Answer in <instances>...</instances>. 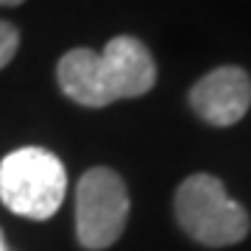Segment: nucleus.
Wrapping results in <instances>:
<instances>
[{
  "label": "nucleus",
  "mask_w": 251,
  "mask_h": 251,
  "mask_svg": "<svg viewBox=\"0 0 251 251\" xmlns=\"http://www.w3.org/2000/svg\"><path fill=\"white\" fill-rule=\"evenodd\" d=\"M176 221L201 246L224 249L249 234V212L229 198L224 181L209 173H193L179 184L173 198Z\"/></svg>",
  "instance_id": "2"
},
{
  "label": "nucleus",
  "mask_w": 251,
  "mask_h": 251,
  "mask_svg": "<svg viewBox=\"0 0 251 251\" xmlns=\"http://www.w3.org/2000/svg\"><path fill=\"white\" fill-rule=\"evenodd\" d=\"M17 48H20L17 28L11 25V23H3V20H0V70H3L11 59H14Z\"/></svg>",
  "instance_id": "6"
},
{
  "label": "nucleus",
  "mask_w": 251,
  "mask_h": 251,
  "mask_svg": "<svg viewBox=\"0 0 251 251\" xmlns=\"http://www.w3.org/2000/svg\"><path fill=\"white\" fill-rule=\"evenodd\" d=\"M67 193L62 159L45 148H17L0 162V201L14 215L48 221L56 215Z\"/></svg>",
  "instance_id": "3"
},
{
  "label": "nucleus",
  "mask_w": 251,
  "mask_h": 251,
  "mask_svg": "<svg viewBox=\"0 0 251 251\" xmlns=\"http://www.w3.org/2000/svg\"><path fill=\"white\" fill-rule=\"evenodd\" d=\"M59 87L70 100L90 109L109 106L123 98H140L156 84V62L134 36L109 39L103 53L75 48L56 67Z\"/></svg>",
  "instance_id": "1"
},
{
  "label": "nucleus",
  "mask_w": 251,
  "mask_h": 251,
  "mask_svg": "<svg viewBox=\"0 0 251 251\" xmlns=\"http://www.w3.org/2000/svg\"><path fill=\"white\" fill-rule=\"evenodd\" d=\"M190 106L209 126H234L251 106V78L243 67L224 64L190 90Z\"/></svg>",
  "instance_id": "5"
},
{
  "label": "nucleus",
  "mask_w": 251,
  "mask_h": 251,
  "mask_svg": "<svg viewBox=\"0 0 251 251\" xmlns=\"http://www.w3.org/2000/svg\"><path fill=\"white\" fill-rule=\"evenodd\" d=\"M0 251H11L9 246H6V237H3V229H0Z\"/></svg>",
  "instance_id": "7"
},
{
  "label": "nucleus",
  "mask_w": 251,
  "mask_h": 251,
  "mask_svg": "<svg viewBox=\"0 0 251 251\" xmlns=\"http://www.w3.org/2000/svg\"><path fill=\"white\" fill-rule=\"evenodd\" d=\"M23 0H0V6H20Z\"/></svg>",
  "instance_id": "8"
},
{
  "label": "nucleus",
  "mask_w": 251,
  "mask_h": 251,
  "mask_svg": "<svg viewBox=\"0 0 251 251\" xmlns=\"http://www.w3.org/2000/svg\"><path fill=\"white\" fill-rule=\"evenodd\" d=\"M128 221V190L109 168H92L75 187V234L90 251L109 249Z\"/></svg>",
  "instance_id": "4"
}]
</instances>
